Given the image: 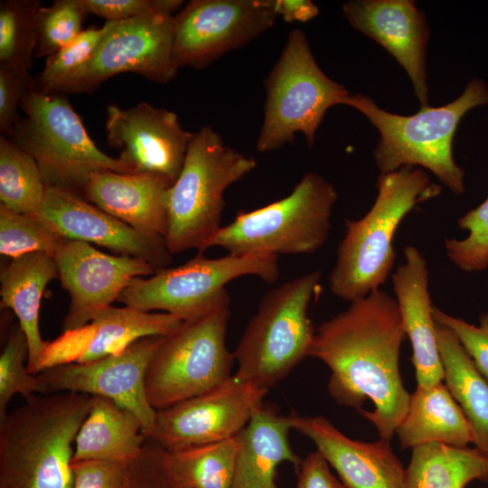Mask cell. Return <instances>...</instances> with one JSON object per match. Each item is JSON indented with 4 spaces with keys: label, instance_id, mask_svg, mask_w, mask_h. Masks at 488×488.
<instances>
[{
    "label": "cell",
    "instance_id": "44dd1931",
    "mask_svg": "<svg viewBox=\"0 0 488 488\" xmlns=\"http://www.w3.org/2000/svg\"><path fill=\"white\" fill-rule=\"evenodd\" d=\"M292 415V428L313 441L346 488H405L406 468L390 441L354 440L324 416Z\"/></svg>",
    "mask_w": 488,
    "mask_h": 488
},
{
    "label": "cell",
    "instance_id": "2e32d148",
    "mask_svg": "<svg viewBox=\"0 0 488 488\" xmlns=\"http://www.w3.org/2000/svg\"><path fill=\"white\" fill-rule=\"evenodd\" d=\"M53 258L58 279L70 296L63 332L86 325L110 307L134 278L157 271L144 259L107 254L79 240H65Z\"/></svg>",
    "mask_w": 488,
    "mask_h": 488
},
{
    "label": "cell",
    "instance_id": "d590c367",
    "mask_svg": "<svg viewBox=\"0 0 488 488\" xmlns=\"http://www.w3.org/2000/svg\"><path fill=\"white\" fill-rule=\"evenodd\" d=\"M88 11L83 0H55L38 14V39L35 58L54 54L83 30Z\"/></svg>",
    "mask_w": 488,
    "mask_h": 488
},
{
    "label": "cell",
    "instance_id": "ac0fdd59",
    "mask_svg": "<svg viewBox=\"0 0 488 488\" xmlns=\"http://www.w3.org/2000/svg\"><path fill=\"white\" fill-rule=\"evenodd\" d=\"M33 215L65 239L94 243L117 255L138 258L157 270L168 267L173 260L165 239L136 230L74 192L46 187L44 200Z\"/></svg>",
    "mask_w": 488,
    "mask_h": 488
},
{
    "label": "cell",
    "instance_id": "9a60e30c",
    "mask_svg": "<svg viewBox=\"0 0 488 488\" xmlns=\"http://www.w3.org/2000/svg\"><path fill=\"white\" fill-rule=\"evenodd\" d=\"M164 338L144 337L119 352L88 362L51 366L38 374L48 394L71 391L113 400L137 416L147 436L155 425L156 410L146 398L145 373Z\"/></svg>",
    "mask_w": 488,
    "mask_h": 488
},
{
    "label": "cell",
    "instance_id": "f6af8a7d",
    "mask_svg": "<svg viewBox=\"0 0 488 488\" xmlns=\"http://www.w3.org/2000/svg\"><path fill=\"white\" fill-rule=\"evenodd\" d=\"M487 119H488V117H487Z\"/></svg>",
    "mask_w": 488,
    "mask_h": 488
},
{
    "label": "cell",
    "instance_id": "5b68a950",
    "mask_svg": "<svg viewBox=\"0 0 488 488\" xmlns=\"http://www.w3.org/2000/svg\"><path fill=\"white\" fill-rule=\"evenodd\" d=\"M338 192L322 175L305 173L286 197L239 213L205 243L199 254L220 247L233 255L312 254L326 242Z\"/></svg>",
    "mask_w": 488,
    "mask_h": 488
},
{
    "label": "cell",
    "instance_id": "d6a6232c",
    "mask_svg": "<svg viewBox=\"0 0 488 488\" xmlns=\"http://www.w3.org/2000/svg\"><path fill=\"white\" fill-rule=\"evenodd\" d=\"M67 240L33 214H23L0 204V253L12 259L43 252L54 256Z\"/></svg>",
    "mask_w": 488,
    "mask_h": 488
},
{
    "label": "cell",
    "instance_id": "5bb4252c",
    "mask_svg": "<svg viewBox=\"0 0 488 488\" xmlns=\"http://www.w3.org/2000/svg\"><path fill=\"white\" fill-rule=\"evenodd\" d=\"M267 391L232 374L211 390L156 410L146 437L172 452L236 436Z\"/></svg>",
    "mask_w": 488,
    "mask_h": 488
},
{
    "label": "cell",
    "instance_id": "ab89813d",
    "mask_svg": "<svg viewBox=\"0 0 488 488\" xmlns=\"http://www.w3.org/2000/svg\"><path fill=\"white\" fill-rule=\"evenodd\" d=\"M89 14L107 21H123L156 14L174 15L182 0H83Z\"/></svg>",
    "mask_w": 488,
    "mask_h": 488
},
{
    "label": "cell",
    "instance_id": "cb8c5ba5",
    "mask_svg": "<svg viewBox=\"0 0 488 488\" xmlns=\"http://www.w3.org/2000/svg\"><path fill=\"white\" fill-rule=\"evenodd\" d=\"M293 415H283L272 405L258 406L236 436L239 449L232 488H278L276 469L289 462L299 470L303 459L292 449L288 433Z\"/></svg>",
    "mask_w": 488,
    "mask_h": 488
},
{
    "label": "cell",
    "instance_id": "484cf974",
    "mask_svg": "<svg viewBox=\"0 0 488 488\" xmlns=\"http://www.w3.org/2000/svg\"><path fill=\"white\" fill-rule=\"evenodd\" d=\"M395 434L403 450L428 443L457 447L474 443L469 422L443 382L429 388L417 387Z\"/></svg>",
    "mask_w": 488,
    "mask_h": 488
},
{
    "label": "cell",
    "instance_id": "e0dca14e",
    "mask_svg": "<svg viewBox=\"0 0 488 488\" xmlns=\"http://www.w3.org/2000/svg\"><path fill=\"white\" fill-rule=\"evenodd\" d=\"M108 144L120 150L119 159L132 173L176 181L194 135L185 130L178 116L141 102L129 108L110 104L106 108Z\"/></svg>",
    "mask_w": 488,
    "mask_h": 488
},
{
    "label": "cell",
    "instance_id": "ba28073f",
    "mask_svg": "<svg viewBox=\"0 0 488 488\" xmlns=\"http://www.w3.org/2000/svg\"><path fill=\"white\" fill-rule=\"evenodd\" d=\"M20 108L25 114L9 137L36 162L46 187L81 195L91 174L132 173L118 157L103 153L89 137L80 117L60 93L29 89Z\"/></svg>",
    "mask_w": 488,
    "mask_h": 488
},
{
    "label": "cell",
    "instance_id": "4dcf8cb0",
    "mask_svg": "<svg viewBox=\"0 0 488 488\" xmlns=\"http://www.w3.org/2000/svg\"><path fill=\"white\" fill-rule=\"evenodd\" d=\"M45 192L46 185L33 158L11 138L1 135V204L19 213L34 214Z\"/></svg>",
    "mask_w": 488,
    "mask_h": 488
},
{
    "label": "cell",
    "instance_id": "b9f144b4",
    "mask_svg": "<svg viewBox=\"0 0 488 488\" xmlns=\"http://www.w3.org/2000/svg\"><path fill=\"white\" fill-rule=\"evenodd\" d=\"M73 488H127L128 464L101 460L71 462Z\"/></svg>",
    "mask_w": 488,
    "mask_h": 488
},
{
    "label": "cell",
    "instance_id": "f1b7e54d",
    "mask_svg": "<svg viewBox=\"0 0 488 488\" xmlns=\"http://www.w3.org/2000/svg\"><path fill=\"white\" fill-rule=\"evenodd\" d=\"M488 482V457L476 447L428 443L412 449L405 488H465Z\"/></svg>",
    "mask_w": 488,
    "mask_h": 488
},
{
    "label": "cell",
    "instance_id": "e575fe53",
    "mask_svg": "<svg viewBox=\"0 0 488 488\" xmlns=\"http://www.w3.org/2000/svg\"><path fill=\"white\" fill-rule=\"evenodd\" d=\"M114 22L106 21L101 27L83 30L70 43L46 58L43 70L35 79L36 88L45 92L57 93L66 80L91 60Z\"/></svg>",
    "mask_w": 488,
    "mask_h": 488
},
{
    "label": "cell",
    "instance_id": "d4e9b609",
    "mask_svg": "<svg viewBox=\"0 0 488 488\" xmlns=\"http://www.w3.org/2000/svg\"><path fill=\"white\" fill-rule=\"evenodd\" d=\"M59 278L54 258L34 252L11 259L0 274L1 306L11 309L28 342L27 369L30 373L42 371L48 342L42 340L39 328L42 297L47 285Z\"/></svg>",
    "mask_w": 488,
    "mask_h": 488
},
{
    "label": "cell",
    "instance_id": "8fae6325",
    "mask_svg": "<svg viewBox=\"0 0 488 488\" xmlns=\"http://www.w3.org/2000/svg\"><path fill=\"white\" fill-rule=\"evenodd\" d=\"M244 276L274 283L279 276L277 256L228 254L209 258L197 253L178 267L134 278L117 301L145 312L167 313L187 323L210 312L228 293L225 286Z\"/></svg>",
    "mask_w": 488,
    "mask_h": 488
},
{
    "label": "cell",
    "instance_id": "603a6c76",
    "mask_svg": "<svg viewBox=\"0 0 488 488\" xmlns=\"http://www.w3.org/2000/svg\"><path fill=\"white\" fill-rule=\"evenodd\" d=\"M172 185L152 174L105 170L90 174L81 196L136 230L165 239Z\"/></svg>",
    "mask_w": 488,
    "mask_h": 488
},
{
    "label": "cell",
    "instance_id": "ee69618b",
    "mask_svg": "<svg viewBox=\"0 0 488 488\" xmlns=\"http://www.w3.org/2000/svg\"><path fill=\"white\" fill-rule=\"evenodd\" d=\"M274 7L277 16L288 23H305L319 14L317 5L310 0H274Z\"/></svg>",
    "mask_w": 488,
    "mask_h": 488
},
{
    "label": "cell",
    "instance_id": "60d3db41",
    "mask_svg": "<svg viewBox=\"0 0 488 488\" xmlns=\"http://www.w3.org/2000/svg\"><path fill=\"white\" fill-rule=\"evenodd\" d=\"M36 86L30 73L0 64V130L10 137L21 118L18 108L24 94Z\"/></svg>",
    "mask_w": 488,
    "mask_h": 488
},
{
    "label": "cell",
    "instance_id": "7bdbcfd3",
    "mask_svg": "<svg viewBox=\"0 0 488 488\" xmlns=\"http://www.w3.org/2000/svg\"><path fill=\"white\" fill-rule=\"evenodd\" d=\"M297 474L296 488H346L332 474L328 462L317 450L303 459Z\"/></svg>",
    "mask_w": 488,
    "mask_h": 488
},
{
    "label": "cell",
    "instance_id": "4316f807",
    "mask_svg": "<svg viewBox=\"0 0 488 488\" xmlns=\"http://www.w3.org/2000/svg\"><path fill=\"white\" fill-rule=\"evenodd\" d=\"M145 440L137 416L108 398L92 396L89 414L75 439L71 462L128 464L139 455Z\"/></svg>",
    "mask_w": 488,
    "mask_h": 488
},
{
    "label": "cell",
    "instance_id": "3957f363",
    "mask_svg": "<svg viewBox=\"0 0 488 488\" xmlns=\"http://www.w3.org/2000/svg\"><path fill=\"white\" fill-rule=\"evenodd\" d=\"M377 197L358 220H345V233L328 276L331 293L349 303L380 289L395 263L393 239L404 218L420 202L440 194L422 169L403 166L380 174Z\"/></svg>",
    "mask_w": 488,
    "mask_h": 488
},
{
    "label": "cell",
    "instance_id": "1f68e13d",
    "mask_svg": "<svg viewBox=\"0 0 488 488\" xmlns=\"http://www.w3.org/2000/svg\"><path fill=\"white\" fill-rule=\"evenodd\" d=\"M38 0L0 2V64L29 73L38 39Z\"/></svg>",
    "mask_w": 488,
    "mask_h": 488
},
{
    "label": "cell",
    "instance_id": "277c9868",
    "mask_svg": "<svg viewBox=\"0 0 488 488\" xmlns=\"http://www.w3.org/2000/svg\"><path fill=\"white\" fill-rule=\"evenodd\" d=\"M344 105L364 115L379 131L373 158L380 174L421 166L453 193L465 192V171L454 160L452 143L462 117L474 108L488 105L484 80L473 78L456 99L441 107L420 108L411 116L388 112L361 94H350Z\"/></svg>",
    "mask_w": 488,
    "mask_h": 488
},
{
    "label": "cell",
    "instance_id": "83f0119b",
    "mask_svg": "<svg viewBox=\"0 0 488 488\" xmlns=\"http://www.w3.org/2000/svg\"><path fill=\"white\" fill-rule=\"evenodd\" d=\"M436 335L446 385L472 427L474 447L488 457V380L449 328L436 322Z\"/></svg>",
    "mask_w": 488,
    "mask_h": 488
},
{
    "label": "cell",
    "instance_id": "836d02e7",
    "mask_svg": "<svg viewBox=\"0 0 488 488\" xmlns=\"http://www.w3.org/2000/svg\"><path fill=\"white\" fill-rule=\"evenodd\" d=\"M28 342L20 325L13 327L0 355V419L7 411L9 402L15 395L24 399L37 394H48L39 374L27 369Z\"/></svg>",
    "mask_w": 488,
    "mask_h": 488
},
{
    "label": "cell",
    "instance_id": "30bf717a",
    "mask_svg": "<svg viewBox=\"0 0 488 488\" xmlns=\"http://www.w3.org/2000/svg\"><path fill=\"white\" fill-rule=\"evenodd\" d=\"M230 317L227 293L210 312L164 336L145 380L146 398L155 410L211 390L232 376L235 359L226 346Z\"/></svg>",
    "mask_w": 488,
    "mask_h": 488
},
{
    "label": "cell",
    "instance_id": "4fadbf2b",
    "mask_svg": "<svg viewBox=\"0 0 488 488\" xmlns=\"http://www.w3.org/2000/svg\"><path fill=\"white\" fill-rule=\"evenodd\" d=\"M274 0H192L174 15V52L179 68L203 69L270 29Z\"/></svg>",
    "mask_w": 488,
    "mask_h": 488
},
{
    "label": "cell",
    "instance_id": "ffe728a7",
    "mask_svg": "<svg viewBox=\"0 0 488 488\" xmlns=\"http://www.w3.org/2000/svg\"><path fill=\"white\" fill-rule=\"evenodd\" d=\"M183 322L164 312L110 306L89 324L48 342L42 371L69 362H88L121 352L147 336H167Z\"/></svg>",
    "mask_w": 488,
    "mask_h": 488
},
{
    "label": "cell",
    "instance_id": "74e56055",
    "mask_svg": "<svg viewBox=\"0 0 488 488\" xmlns=\"http://www.w3.org/2000/svg\"><path fill=\"white\" fill-rule=\"evenodd\" d=\"M432 315L437 324L449 328L488 380V311L479 316L477 325L450 315L433 305Z\"/></svg>",
    "mask_w": 488,
    "mask_h": 488
},
{
    "label": "cell",
    "instance_id": "6da1fadb",
    "mask_svg": "<svg viewBox=\"0 0 488 488\" xmlns=\"http://www.w3.org/2000/svg\"><path fill=\"white\" fill-rule=\"evenodd\" d=\"M405 336L397 299L378 289L323 322L310 351L331 371V397L354 408L373 424L380 439L389 441L410 400L399 372Z\"/></svg>",
    "mask_w": 488,
    "mask_h": 488
},
{
    "label": "cell",
    "instance_id": "f546056e",
    "mask_svg": "<svg viewBox=\"0 0 488 488\" xmlns=\"http://www.w3.org/2000/svg\"><path fill=\"white\" fill-rule=\"evenodd\" d=\"M239 443L226 440L166 451L168 470L178 488H232Z\"/></svg>",
    "mask_w": 488,
    "mask_h": 488
},
{
    "label": "cell",
    "instance_id": "f35d334b",
    "mask_svg": "<svg viewBox=\"0 0 488 488\" xmlns=\"http://www.w3.org/2000/svg\"><path fill=\"white\" fill-rule=\"evenodd\" d=\"M127 488H178L166 465V450L150 438L128 463Z\"/></svg>",
    "mask_w": 488,
    "mask_h": 488
},
{
    "label": "cell",
    "instance_id": "7402d4cb",
    "mask_svg": "<svg viewBox=\"0 0 488 488\" xmlns=\"http://www.w3.org/2000/svg\"><path fill=\"white\" fill-rule=\"evenodd\" d=\"M405 261L391 275L406 336L412 347L411 361L418 387L429 388L445 380L432 315L426 258L415 246L403 251Z\"/></svg>",
    "mask_w": 488,
    "mask_h": 488
},
{
    "label": "cell",
    "instance_id": "d6986e66",
    "mask_svg": "<svg viewBox=\"0 0 488 488\" xmlns=\"http://www.w3.org/2000/svg\"><path fill=\"white\" fill-rule=\"evenodd\" d=\"M343 12L350 24L391 54L408 73L420 108L427 107L426 14L412 0H350Z\"/></svg>",
    "mask_w": 488,
    "mask_h": 488
},
{
    "label": "cell",
    "instance_id": "52a82bcc",
    "mask_svg": "<svg viewBox=\"0 0 488 488\" xmlns=\"http://www.w3.org/2000/svg\"><path fill=\"white\" fill-rule=\"evenodd\" d=\"M321 276L304 274L263 296L233 352L239 379L268 389L310 356L315 329L308 309Z\"/></svg>",
    "mask_w": 488,
    "mask_h": 488
},
{
    "label": "cell",
    "instance_id": "8992f818",
    "mask_svg": "<svg viewBox=\"0 0 488 488\" xmlns=\"http://www.w3.org/2000/svg\"><path fill=\"white\" fill-rule=\"evenodd\" d=\"M256 166L253 157L227 146L211 127L194 133L168 194L165 241L173 255L202 250L221 227L226 189Z\"/></svg>",
    "mask_w": 488,
    "mask_h": 488
},
{
    "label": "cell",
    "instance_id": "8d00e7d4",
    "mask_svg": "<svg viewBox=\"0 0 488 488\" xmlns=\"http://www.w3.org/2000/svg\"><path fill=\"white\" fill-rule=\"evenodd\" d=\"M457 223L468 234L462 239H445L447 258L464 272L485 270L488 267V197L461 216Z\"/></svg>",
    "mask_w": 488,
    "mask_h": 488
},
{
    "label": "cell",
    "instance_id": "7a4b0ae2",
    "mask_svg": "<svg viewBox=\"0 0 488 488\" xmlns=\"http://www.w3.org/2000/svg\"><path fill=\"white\" fill-rule=\"evenodd\" d=\"M92 396L37 394L0 419V488H73L77 434Z\"/></svg>",
    "mask_w": 488,
    "mask_h": 488
},
{
    "label": "cell",
    "instance_id": "9c48e42d",
    "mask_svg": "<svg viewBox=\"0 0 488 488\" xmlns=\"http://www.w3.org/2000/svg\"><path fill=\"white\" fill-rule=\"evenodd\" d=\"M266 100L256 150L269 153L304 134L312 148L326 111L344 105L351 94L320 69L305 33L292 30L281 54L264 80Z\"/></svg>",
    "mask_w": 488,
    "mask_h": 488
},
{
    "label": "cell",
    "instance_id": "7c38bea8",
    "mask_svg": "<svg viewBox=\"0 0 488 488\" xmlns=\"http://www.w3.org/2000/svg\"><path fill=\"white\" fill-rule=\"evenodd\" d=\"M174 40V15L115 21L91 60L66 80L57 93L92 92L108 79L124 72L167 83L179 70Z\"/></svg>",
    "mask_w": 488,
    "mask_h": 488
}]
</instances>
